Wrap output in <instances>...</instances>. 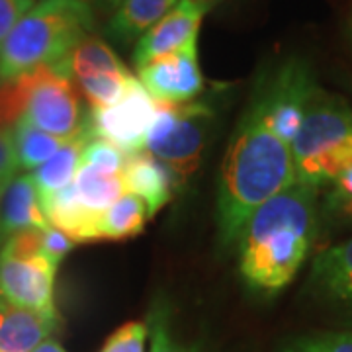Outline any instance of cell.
<instances>
[{
	"mask_svg": "<svg viewBox=\"0 0 352 352\" xmlns=\"http://www.w3.org/2000/svg\"><path fill=\"white\" fill-rule=\"evenodd\" d=\"M296 182L288 143L249 104L227 147L217 182V229L223 247L239 243L251 215Z\"/></svg>",
	"mask_w": 352,
	"mask_h": 352,
	"instance_id": "1",
	"label": "cell"
},
{
	"mask_svg": "<svg viewBox=\"0 0 352 352\" xmlns=\"http://www.w3.org/2000/svg\"><path fill=\"white\" fill-rule=\"evenodd\" d=\"M317 190L294 182L251 215L239 239V270L249 288L276 294L300 272L317 235Z\"/></svg>",
	"mask_w": 352,
	"mask_h": 352,
	"instance_id": "2",
	"label": "cell"
},
{
	"mask_svg": "<svg viewBox=\"0 0 352 352\" xmlns=\"http://www.w3.org/2000/svg\"><path fill=\"white\" fill-rule=\"evenodd\" d=\"M94 28L88 0H38L0 45V82L63 61Z\"/></svg>",
	"mask_w": 352,
	"mask_h": 352,
	"instance_id": "3",
	"label": "cell"
},
{
	"mask_svg": "<svg viewBox=\"0 0 352 352\" xmlns=\"http://www.w3.org/2000/svg\"><path fill=\"white\" fill-rule=\"evenodd\" d=\"M16 120L69 141L88 129V113L75 82L55 65L39 67L0 87V124Z\"/></svg>",
	"mask_w": 352,
	"mask_h": 352,
	"instance_id": "4",
	"label": "cell"
},
{
	"mask_svg": "<svg viewBox=\"0 0 352 352\" xmlns=\"http://www.w3.org/2000/svg\"><path fill=\"white\" fill-rule=\"evenodd\" d=\"M296 182L319 188L352 166V108L321 88L289 145Z\"/></svg>",
	"mask_w": 352,
	"mask_h": 352,
	"instance_id": "5",
	"label": "cell"
},
{
	"mask_svg": "<svg viewBox=\"0 0 352 352\" xmlns=\"http://www.w3.org/2000/svg\"><path fill=\"white\" fill-rule=\"evenodd\" d=\"M212 118V108L201 102L182 106L159 104L145 138V151L170 166L178 180H186L200 164Z\"/></svg>",
	"mask_w": 352,
	"mask_h": 352,
	"instance_id": "6",
	"label": "cell"
},
{
	"mask_svg": "<svg viewBox=\"0 0 352 352\" xmlns=\"http://www.w3.org/2000/svg\"><path fill=\"white\" fill-rule=\"evenodd\" d=\"M317 90L309 63L300 57H288L256 82L251 102L261 110L266 126L292 145Z\"/></svg>",
	"mask_w": 352,
	"mask_h": 352,
	"instance_id": "7",
	"label": "cell"
},
{
	"mask_svg": "<svg viewBox=\"0 0 352 352\" xmlns=\"http://www.w3.org/2000/svg\"><path fill=\"white\" fill-rule=\"evenodd\" d=\"M57 266L45 252L0 249V298L24 309L57 314L53 294Z\"/></svg>",
	"mask_w": 352,
	"mask_h": 352,
	"instance_id": "8",
	"label": "cell"
},
{
	"mask_svg": "<svg viewBox=\"0 0 352 352\" xmlns=\"http://www.w3.org/2000/svg\"><path fill=\"white\" fill-rule=\"evenodd\" d=\"M157 108L159 104L138 82L120 102L106 108H92L88 113V127L94 138L110 141L129 157L145 149V138Z\"/></svg>",
	"mask_w": 352,
	"mask_h": 352,
	"instance_id": "9",
	"label": "cell"
},
{
	"mask_svg": "<svg viewBox=\"0 0 352 352\" xmlns=\"http://www.w3.org/2000/svg\"><path fill=\"white\" fill-rule=\"evenodd\" d=\"M139 82L157 104L182 106L204 90V75L198 61V38L170 55L138 69Z\"/></svg>",
	"mask_w": 352,
	"mask_h": 352,
	"instance_id": "10",
	"label": "cell"
},
{
	"mask_svg": "<svg viewBox=\"0 0 352 352\" xmlns=\"http://www.w3.org/2000/svg\"><path fill=\"white\" fill-rule=\"evenodd\" d=\"M204 16H206L204 8L188 0H180L170 12L135 41V51H133L135 67L141 69L155 59H161L164 55H170L180 47H184L190 39L198 38Z\"/></svg>",
	"mask_w": 352,
	"mask_h": 352,
	"instance_id": "11",
	"label": "cell"
},
{
	"mask_svg": "<svg viewBox=\"0 0 352 352\" xmlns=\"http://www.w3.org/2000/svg\"><path fill=\"white\" fill-rule=\"evenodd\" d=\"M122 182L126 194H133L145 201L151 217L170 201L175 190L180 186L173 168L147 151L127 157Z\"/></svg>",
	"mask_w": 352,
	"mask_h": 352,
	"instance_id": "12",
	"label": "cell"
},
{
	"mask_svg": "<svg viewBox=\"0 0 352 352\" xmlns=\"http://www.w3.org/2000/svg\"><path fill=\"white\" fill-rule=\"evenodd\" d=\"M307 284L321 302L352 311V239L317 254Z\"/></svg>",
	"mask_w": 352,
	"mask_h": 352,
	"instance_id": "13",
	"label": "cell"
},
{
	"mask_svg": "<svg viewBox=\"0 0 352 352\" xmlns=\"http://www.w3.org/2000/svg\"><path fill=\"white\" fill-rule=\"evenodd\" d=\"M57 327V314H39L0 298V352H34Z\"/></svg>",
	"mask_w": 352,
	"mask_h": 352,
	"instance_id": "14",
	"label": "cell"
},
{
	"mask_svg": "<svg viewBox=\"0 0 352 352\" xmlns=\"http://www.w3.org/2000/svg\"><path fill=\"white\" fill-rule=\"evenodd\" d=\"M39 192L30 175H18L0 194V233L8 239L25 229H47Z\"/></svg>",
	"mask_w": 352,
	"mask_h": 352,
	"instance_id": "15",
	"label": "cell"
},
{
	"mask_svg": "<svg viewBox=\"0 0 352 352\" xmlns=\"http://www.w3.org/2000/svg\"><path fill=\"white\" fill-rule=\"evenodd\" d=\"M41 210L51 227L63 231L75 243L96 241V223L100 215H92L76 196L73 182L53 194L41 196Z\"/></svg>",
	"mask_w": 352,
	"mask_h": 352,
	"instance_id": "16",
	"label": "cell"
},
{
	"mask_svg": "<svg viewBox=\"0 0 352 352\" xmlns=\"http://www.w3.org/2000/svg\"><path fill=\"white\" fill-rule=\"evenodd\" d=\"M180 0H124L108 22V34L122 43L138 41Z\"/></svg>",
	"mask_w": 352,
	"mask_h": 352,
	"instance_id": "17",
	"label": "cell"
},
{
	"mask_svg": "<svg viewBox=\"0 0 352 352\" xmlns=\"http://www.w3.org/2000/svg\"><path fill=\"white\" fill-rule=\"evenodd\" d=\"M55 67H59L73 82L85 76L127 71V67L120 61L112 47L94 34H88L87 38L80 39L63 61Z\"/></svg>",
	"mask_w": 352,
	"mask_h": 352,
	"instance_id": "18",
	"label": "cell"
},
{
	"mask_svg": "<svg viewBox=\"0 0 352 352\" xmlns=\"http://www.w3.org/2000/svg\"><path fill=\"white\" fill-rule=\"evenodd\" d=\"M92 133L90 127L78 133L76 138L65 141L61 149L55 153L51 159H47L43 164H39L36 170H32V180L41 196L53 194L57 190L69 186L75 180L76 170L80 166V155L85 149V143Z\"/></svg>",
	"mask_w": 352,
	"mask_h": 352,
	"instance_id": "19",
	"label": "cell"
},
{
	"mask_svg": "<svg viewBox=\"0 0 352 352\" xmlns=\"http://www.w3.org/2000/svg\"><path fill=\"white\" fill-rule=\"evenodd\" d=\"M149 217L151 215H149L145 201L133 194H124L98 217L96 241H118L135 237L145 229V223L149 221Z\"/></svg>",
	"mask_w": 352,
	"mask_h": 352,
	"instance_id": "20",
	"label": "cell"
},
{
	"mask_svg": "<svg viewBox=\"0 0 352 352\" xmlns=\"http://www.w3.org/2000/svg\"><path fill=\"white\" fill-rule=\"evenodd\" d=\"M73 186L80 204L92 215H100L102 212H106L113 201L120 200L126 194L122 175L104 173L85 164L78 166Z\"/></svg>",
	"mask_w": 352,
	"mask_h": 352,
	"instance_id": "21",
	"label": "cell"
},
{
	"mask_svg": "<svg viewBox=\"0 0 352 352\" xmlns=\"http://www.w3.org/2000/svg\"><path fill=\"white\" fill-rule=\"evenodd\" d=\"M12 138L20 168L25 170H36L39 164H43L59 151L65 143L63 139L41 131L39 127L28 124L25 120L14 122Z\"/></svg>",
	"mask_w": 352,
	"mask_h": 352,
	"instance_id": "22",
	"label": "cell"
},
{
	"mask_svg": "<svg viewBox=\"0 0 352 352\" xmlns=\"http://www.w3.org/2000/svg\"><path fill=\"white\" fill-rule=\"evenodd\" d=\"M138 82L139 78H135L133 73L127 69L118 73H102V75L78 78L75 80V87L92 108H106L122 100Z\"/></svg>",
	"mask_w": 352,
	"mask_h": 352,
	"instance_id": "23",
	"label": "cell"
},
{
	"mask_svg": "<svg viewBox=\"0 0 352 352\" xmlns=\"http://www.w3.org/2000/svg\"><path fill=\"white\" fill-rule=\"evenodd\" d=\"M126 161L127 155L120 147H116L113 143L106 141V139L94 138V135L88 138L82 155H80V164L94 166L98 170L112 173V175H122Z\"/></svg>",
	"mask_w": 352,
	"mask_h": 352,
	"instance_id": "24",
	"label": "cell"
},
{
	"mask_svg": "<svg viewBox=\"0 0 352 352\" xmlns=\"http://www.w3.org/2000/svg\"><path fill=\"white\" fill-rule=\"evenodd\" d=\"M147 327L151 331V352H200L194 344H186L176 339L168 314L161 305L151 311Z\"/></svg>",
	"mask_w": 352,
	"mask_h": 352,
	"instance_id": "25",
	"label": "cell"
},
{
	"mask_svg": "<svg viewBox=\"0 0 352 352\" xmlns=\"http://www.w3.org/2000/svg\"><path fill=\"white\" fill-rule=\"evenodd\" d=\"M280 352H352V333H317L289 342Z\"/></svg>",
	"mask_w": 352,
	"mask_h": 352,
	"instance_id": "26",
	"label": "cell"
},
{
	"mask_svg": "<svg viewBox=\"0 0 352 352\" xmlns=\"http://www.w3.org/2000/svg\"><path fill=\"white\" fill-rule=\"evenodd\" d=\"M325 212L337 221L352 223V166L333 180L325 200Z\"/></svg>",
	"mask_w": 352,
	"mask_h": 352,
	"instance_id": "27",
	"label": "cell"
},
{
	"mask_svg": "<svg viewBox=\"0 0 352 352\" xmlns=\"http://www.w3.org/2000/svg\"><path fill=\"white\" fill-rule=\"evenodd\" d=\"M147 333H149L147 323L141 321L126 323L104 342L100 352H145Z\"/></svg>",
	"mask_w": 352,
	"mask_h": 352,
	"instance_id": "28",
	"label": "cell"
},
{
	"mask_svg": "<svg viewBox=\"0 0 352 352\" xmlns=\"http://www.w3.org/2000/svg\"><path fill=\"white\" fill-rule=\"evenodd\" d=\"M20 163L14 147L12 127L0 124V192L18 176Z\"/></svg>",
	"mask_w": 352,
	"mask_h": 352,
	"instance_id": "29",
	"label": "cell"
},
{
	"mask_svg": "<svg viewBox=\"0 0 352 352\" xmlns=\"http://www.w3.org/2000/svg\"><path fill=\"white\" fill-rule=\"evenodd\" d=\"M38 0H0V45L8 38L14 25L20 22V18Z\"/></svg>",
	"mask_w": 352,
	"mask_h": 352,
	"instance_id": "30",
	"label": "cell"
},
{
	"mask_svg": "<svg viewBox=\"0 0 352 352\" xmlns=\"http://www.w3.org/2000/svg\"><path fill=\"white\" fill-rule=\"evenodd\" d=\"M41 245H43V252L50 256L51 261L59 264L69 252L73 251L76 243L69 235H65L63 231L50 226L47 229L41 231Z\"/></svg>",
	"mask_w": 352,
	"mask_h": 352,
	"instance_id": "31",
	"label": "cell"
},
{
	"mask_svg": "<svg viewBox=\"0 0 352 352\" xmlns=\"http://www.w3.org/2000/svg\"><path fill=\"white\" fill-rule=\"evenodd\" d=\"M34 352H65V349L59 344V342H55V340L47 339L45 342H41L38 349Z\"/></svg>",
	"mask_w": 352,
	"mask_h": 352,
	"instance_id": "32",
	"label": "cell"
},
{
	"mask_svg": "<svg viewBox=\"0 0 352 352\" xmlns=\"http://www.w3.org/2000/svg\"><path fill=\"white\" fill-rule=\"evenodd\" d=\"M188 2L196 4V6H200V8H204V10L208 12V10H212L214 6H217L221 0H188Z\"/></svg>",
	"mask_w": 352,
	"mask_h": 352,
	"instance_id": "33",
	"label": "cell"
},
{
	"mask_svg": "<svg viewBox=\"0 0 352 352\" xmlns=\"http://www.w3.org/2000/svg\"><path fill=\"white\" fill-rule=\"evenodd\" d=\"M106 2H108L110 6H120V4H122L124 0H106Z\"/></svg>",
	"mask_w": 352,
	"mask_h": 352,
	"instance_id": "34",
	"label": "cell"
},
{
	"mask_svg": "<svg viewBox=\"0 0 352 352\" xmlns=\"http://www.w3.org/2000/svg\"><path fill=\"white\" fill-rule=\"evenodd\" d=\"M2 243H4V237H2V233H0V249H2Z\"/></svg>",
	"mask_w": 352,
	"mask_h": 352,
	"instance_id": "35",
	"label": "cell"
},
{
	"mask_svg": "<svg viewBox=\"0 0 352 352\" xmlns=\"http://www.w3.org/2000/svg\"><path fill=\"white\" fill-rule=\"evenodd\" d=\"M0 194H2V192H0Z\"/></svg>",
	"mask_w": 352,
	"mask_h": 352,
	"instance_id": "36",
	"label": "cell"
}]
</instances>
